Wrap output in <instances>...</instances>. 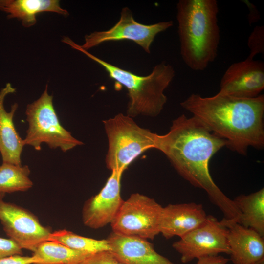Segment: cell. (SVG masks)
Returning a JSON list of instances; mask_svg holds the SVG:
<instances>
[{
	"instance_id": "cell-4",
	"label": "cell",
	"mask_w": 264,
	"mask_h": 264,
	"mask_svg": "<svg viewBox=\"0 0 264 264\" xmlns=\"http://www.w3.org/2000/svg\"><path fill=\"white\" fill-rule=\"evenodd\" d=\"M62 42L87 55L102 66L116 83L128 91L127 115L156 117L163 110L167 98L164 92L173 79L175 72L165 62L156 65L147 76H139L108 63L81 48L71 39L65 37Z\"/></svg>"
},
{
	"instance_id": "cell-14",
	"label": "cell",
	"mask_w": 264,
	"mask_h": 264,
	"mask_svg": "<svg viewBox=\"0 0 264 264\" xmlns=\"http://www.w3.org/2000/svg\"><path fill=\"white\" fill-rule=\"evenodd\" d=\"M207 215L200 204H169L162 209L160 233L167 239L180 238L201 224Z\"/></svg>"
},
{
	"instance_id": "cell-17",
	"label": "cell",
	"mask_w": 264,
	"mask_h": 264,
	"mask_svg": "<svg viewBox=\"0 0 264 264\" xmlns=\"http://www.w3.org/2000/svg\"><path fill=\"white\" fill-rule=\"evenodd\" d=\"M0 11L7 13L8 19L20 20L25 27L34 25L36 15L41 12L69 15L67 10L61 7L58 0H0Z\"/></svg>"
},
{
	"instance_id": "cell-8",
	"label": "cell",
	"mask_w": 264,
	"mask_h": 264,
	"mask_svg": "<svg viewBox=\"0 0 264 264\" xmlns=\"http://www.w3.org/2000/svg\"><path fill=\"white\" fill-rule=\"evenodd\" d=\"M227 233V228L221 220L209 215L201 224L175 242L172 247L180 254L183 263L219 253L230 255Z\"/></svg>"
},
{
	"instance_id": "cell-7",
	"label": "cell",
	"mask_w": 264,
	"mask_h": 264,
	"mask_svg": "<svg viewBox=\"0 0 264 264\" xmlns=\"http://www.w3.org/2000/svg\"><path fill=\"white\" fill-rule=\"evenodd\" d=\"M162 209L154 199L139 193L132 194L124 200L110 223L112 232L153 240L160 233Z\"/></svg>"
},
{
	"instance_id": "cell-10",
	"label": "cell",
	"mask_w": 264,
	"mask_h": 264,
	"mask_svg": "<svg viewBox=\"0 0 264 264\" xmlns=\"http://www.w3.org/2000/svg\"><path fill=\"white\" fill-rule=\"evenodd\" d=\"M173 25V21L146 25L137 22L131 11L124 7L118 22L108 30L95 31L85 36V43L80 47L88 50L106 42L128 40L140 46L150 53V47L155 36Z\"/></svg>"
},
{
	"instance_id": "cell-21",
	"label": "cell",
	"mask_w": 264,
	"mask_h": 264,
	"mask_svg": "<svg viewBox=\"0 0 264 264\" xmlns=\"http://www.w3.org/2000/svg\"><path fill=\"white\" fill-rule=\"evenodd\" d=\"M49 241L57 242L71 248L89 255L110 250L107 239L97 240L86 237L66 229L52 232Z\"/></svg>"
},
{
	"instance_id": "cell-3",
	"label": "cell",
	"mask_w": 264,
	"mask_h": 264,
	"mask_svg": "<svg viewBox=\"0 0 264 264\" xmlns=\"http://www.w3.org/2000/svg\"><path fill=\"white\" fill-rule=\"evenodd\" d=\"M176 18L183 61L203 71L217 58L220 41L216 0H179Z\"/></svg>"
},
{
	"instance_id": "cell-20",
	"label": "cell",
	"mask_w": 264,
	"mask_h": 264,
	"mask_svg": "<svg viewBox=\"0 0 264 264\" xmlns=\"http://www.w3.org/2000/svg\"><path fill=\"white\" fill-rule=\"evenodd\" d=\"M30 170L27 165L3 163L0 166V193L25 192L33 183L29 178Z\"/></svg>"
},
{
	"instance_id": "cell-9",
	"label": "cell",
	"mask_w": 264,
	"mask_h": 264,
	"mask_svg": "<svg viewBox=\"0 0 264 264\" xmlns=\"http://www.w3.org/2000/svg\"><path fill=\"white\" fill-rule=\"evenodd\" d=\"M0 221L9 238L22 249L33 252L40 244L49 241L52 232L43 225L30 211L0 198Z\"/></svg>"
},
{
	"instance_id": "cell-15",
	"label": "cell",
	"mask_w": 264,
	"mask_h": 264,
	"mask_svg": "<svg viewBox=\"0 0 264 264\" xmlns=\"http://www.w3.org/2000/svg\"><path fill=\"white\" fill-rule=\"evenodd\" d=\"M107 239L110 251L126 264H175L158 253L146 239L113 232Z\"/></svg>"
},
{
	"instance_id": "cell-18",
	"label": "cell",
	"mask_w": 264,
	"mask_h": 264,
	"mask_svg": "<svg viewBox=\"0 0 264 264\" xmlns=\"http://www.w3.org/2000/svg\"><path fill=\"white\" fill-rule=\"evenodd\" d=\"M240 213L239 223L264 236V188L233 199Z\"/></svg>"
},
{
	"instance_id": "cell-1",
	"label": "cell",
	"mask_w": 264,
	"mask_h": 264,
	"mask_svg": "<svg viewBox=\"0 0 264 264\" xmlns=\"http://www.w3.org/2000/svg\"><path fill=\"white\" fill-rule=\"evenodd\" d=\"M226 141L212 132L195 117L184 114L172 122L168 133L157 135L155 149L167 157L177 173L195 187L204 190L224 219L238 222L240 213L233 199L213 181L209 161Z\"/></svg>"
},
{
	"instance_id": "cell-22",
	"label": "cell",
	"mask_w": 264,
	"mask_h": 264,
	"mask_svg": "<svg viewBox=\"0 0 264 264\" xmlns=\"http://www.w3.org/2000/svg\"><path fill=\"white\" fill-rule=\"evenodd\" d=\"M247 45L250 50L248 58L253 59L264 52V26H256L248 37Z\"/></svg>"
},
{
	"instance_id": "cell-12",
	"label": "cell",
	"mask_w": 264,
	"mask_h": 264,
	"mask_svg": "<svg viewBox=\"0 0 264 264\" xmlns=\"http://www.w3.org/2000/svg\"><path fill=\"white\" fill-rule=\"evenodd\" d=\"M264 88V62L247 57L227 68L220 80L219 92L237 98H252L259 95Z\"/></svg>"
},
{
	"instance_id": "cell-19",
	"label": "cell",
	"mask_w": 264,
	"mask_h": 264,
	"mask_svg": "<svg viewBox=\"0 0 264 264\" xmlns=\"http://www.w3.org/2000/svg\"><path fill=\"white\" fill-rule=\"evenodd\" d=\"M89 255L53 241L43 242L32 254L35 264H80Z\"/></svg>"
},
{
	"instance_id": "cell-24",
	"label": "cell",
	"mask_w": 264,
	"mask_h": 264,
	"mask_svg": "<svg viewBox=\"0 0 264 264\" xmlns=\"http://www.w3.org/2000/svg\"><path fill=\"white\" fill-rule=\"evenodd\" d=\"M22 254V249L15 241L10 238L0 237V258Z\"/></svg>"
},
{
	"instance_id": "cell-25",
	"label": "cell",
	"mask_w": 264,
	"mask_h": 264,
	"mask_svg": "<svg viewBox=\"0 0 264 264\" xmlns=\"http://www.w3.org/2000/svg\"><path fill=\"white\" fill-rule=\"evenodd\" d=\"M38 260L33 256L14 255L0 258V264H35Z\"/></svg>"
},
{
	"instance_id": "cell-11",
	"label": "cell",
	"mask_w": 264,
	"mask_h": 264,
	"mask_svg": "<svg viewBox=\"0 0 264 264\" xmlns=\"http://www.w3.org/2000/svg\"><path fill=\"white\" fill-rule=\"evenodd\" d=\"M124 172L111 171L105 185L83 207L84 224L92 229L103 227L113 221L124 200L121 196V179Z\"/></svg>"
},
{
	"instance_id": "cell-6",
	"label": "cell",
	"mask_w": 264,
	"mask_h": 264,
	"mask_svg": "<svg viewBox=\"0 0 264 264\" xmlns=\"http://www.w3.org/2000/svg\"><path fill=\"white\" fill-rule=\"evenodd\" d=\"M53 97L47 92V85L41 96L27 105L25 114L28 122L26 134L23 139L25 145L37 151L43 143L51 149L59 148L66 152L83 144L74 137L61 124L55 110Z\"/></svg>"
},
{
	"instance_id": "cell-16",
	"label": "cell",
	"mask_w": 264,
	"mask_h": 264,
	"mask_svg": "<svg viewBox=\"0 0 264 264\" xmlns=\"http://www.w3.org/2000/svg\"><path fill=\"white\" fill-rule=\"evenodd\" d=\"M15 91L16 88L10 83L0 91V153L2 162L21 165V154L25 144L13 121L18 104H13L10 111H7L4 106L6 96Z\"/></svg>"
},
{
	"instance_id": "cell-26",
	"label": "cell",
	"mask_w": 264,
	"mask_h": 264,
	"mask_svg": "<svg viewBox=\"0 0 264 264\" xmlns=\"http://www.w3.org/2000/svg\"><path fill=\"white\" fill-rule=\"evenodd\" d=\"M229 261V259L218 255L199 258L196 264H226Z\"/></svg>"
},
{
	"instance_id": "cell-27",
	"label": "cell",
	"mask_w": 264,
	"mask_h": 264,
	"mask_svg": "<svg viewBox=\"0 0 264 264\" xmlns=\"http://www.w3.org/2000/svg\"><path fill=\"white\" fill-rule=\"evenodd\" d=\"M245 2H244L247 5L249 9L250 13L248 16V19L249 22L251 24L259 19V14H258L257 10L255 9V7L253 4L247 0H245Z\"/></svg>"
},
{
	"instance_id": "cell-2",
	"label": "cell",
	"mask_w": 264,
	"mask_h": 264,
	"mask_svg": "<svg viewBox=\"0 0 264 264\" xmlns=\"http://www.w3.org/2000/svg\"><path fill=\"white\" fill-rule=\"evenodd\" d=\"M226 147L246 155L249 147L264 146V96L240 98L218 92L211 97L192 94L180 103Z\"/></svg>"
},
{
	"instance_id": "cell-28",
	"label": "cell",
	"mask_w": 264,
	"mask_h": 264,
	"mask_svg": "<svg viewBox=\"0 0 264 264\" xmlns=\"http://www.w3.org/2000/svg\"><path fill=\"white\" fill-rule=\"evenodd\" d=\"M254 264H264V258Z\"/></svg>"
},
{
	"instance_id": "cell-13",
	"label": "cell",
	"mask_w": 264,
	"mask_h": 264,
	"mask_svg": "<svg viewBox=\"0 0 264 264\" xmlns=\"http://www.w3.org/2000/svg\"><path fill=\"white\" fill-rule=\"evenodd\" d=\"M230 260L234 264H254L264 258V237L254 230L224 219Z\"/></svg>"
},
{
	"instance_id": "cell-5",
	"label": "cell",
	"mask_w": 264,
	"mask_h": 264,
	"mask_svg": "<svg viewBox=\"0 0 264 264\" xmlns=\"http://www.w3.org/2000/svg\"><path fill=\"white\" fill-rule=\"evenodd\" d=\"M108 141L105 162L109 170L124 171L140 154L155 149L157 134L122 113L103 121Z\"/></svg>"
},
{
	"instance_id": "cell-23",
	"label": "cell",
	"mask_w": 264,
	"mask_h": 264,
	"mask_svg": "<svg viewBox=\"0 0 264 264\" xmlns=\"http://www.w3.org/2000/svg\"><path fill=\"white\" fill-rule=\"evenodd\" d=\"M80 264H126L117 258L110 250L91 254Z\"/></svg>"
}]
</instances>
